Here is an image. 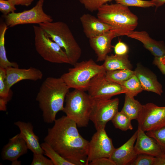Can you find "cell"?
<instances>
[{"label": "cell", "mask_w": 165, "mask_h": 165, "mask_svg": "<svg viewBox=\"0 0 165 165\" xmlns=\"http://www.w3.org/2000/svg\"><path fill=\"white\" fill-rule=\"evenodd\" d=\"M137 130L131 137L119 147L115 149L109 158L116 165H127L130 163L138 155L134 149V143L137 136Z\"/></svg>", "instance_id": "obj_15"}, {"label": "cell", "mask_w": 165, "mask_h": 165, "mask_svg": "<svg viewBox=\"0 0 165 165\" xmlns=\"http://www.w3.org/2000/svg\"><path fill=\"white\" fill-rule=\"evenodd\" d=\"M44 142L74 165H87L89 141L79 133L75 123L67 116L56 119Z\"/></svg>", "instance_id": "obj_1"}, {"label": "cell", "mask_w": 165, "mask_h": 165, "mask_svg": "<svg viewBox=\"0 0 165 165\" xmlns=\"http://www.w3.org/2000/svg\"><path fill=\"white\" fill-rule=\"evenodd\" d=\"M97 17L112 28L111 31L118 36H127L134 31L138 24V17L128 7L120 4L102 5L97 10Z\"/></svg>", "instance_id": "obj_3"}, {"label": "cell", "mask_w": 165, "mask_h": 165, "mask_svg": "<svg viewBox=\"0 0 165 165\" xmlns=\"http://www.w3.org/2000/svg\"><path fill=\"white\" fill-rule=\"evenodd\" d=\"M42 154H33L31 165H54L50 159L45 157Z\"/></svg>", "instance_id": "obj_35"}, {"label": "cell", "mask_w": 165, "mask_h": 165, "mask_svg": "<svg viewBox=\"0 0 165 165\" xmlns=\"http://www.w3.org/2000/svg\"><path fill=\"white\" fill-rule=\"evenodd\" d=\"M19 128L20 136L25 141L28 149L33 154H42L44 151L40 144L38 137L33 131V127L31 123L18 121L14 123Z\"/></svg>", "instance_id": "obj_20"}, {"label": "cell", "mask_w": 165, "mask_h": 165, "mask_svg": "<svg viewBox=\"0 0 165 165\" xmlns=\"http://www.w3.org/2000/svg\"><path fill=\"white\" fill-rule=\"evenodd\" d=\"M137 121L138 127L145 132L165 128V106L152 103L143 105Z\"/></svg>", "instance_id": "obj_11"}, {"label": "cell", "mask_w": 165, "mask_h": 165, "mask_svg": "<svg viewBox=\"0 0 165 165\" xmlns=\"http://www.w3.org/2000/svg\"><path fill=\"white\" fill-rule=\"evenodd\" d=\"M28 149L25 141L19 133L9 139L8 142L3 146L1 156L3 160L13 162L26 154Z\"/></svg>", "instance_id": "obj_18"}, {"label": "cell", "mask_w": 165, "mask_h": 165, "mask_svg": "<svg viewBox=\"0 0 165 165\" xmlns=\"http://www.w3.org/2000/svg\"><path fill=\"white\" fill-rule=\"evenodd\" d=\"M8 28L2 19L0 21V68L6 69L13 67L19 68L16 62H10L7 59L5 47V35Z\"/></svg>", "instance_id": "obj_23"}, {"label": "cell", "mask_w": 165, "mask_h": 165, "mask_svg": "<svg viewBox=\"0 0 165 165\" xmlns=\"http://www.w3.org/2000/svg\"><path fill=\"white\" fill-rule=\"evenodd\" d=\"M155 157L145 155H138L130 163L131 165H154Z\"/></svg>", "instance_id": "obj_33"}, {"label": "cell", "mask_w": 165, "mask_h": 165, "mask_svg": "<svg viewBox=\"0 0 165 165\" xmlns=\"http://www.w3.org/2000/svg\"><path fill=\"white\" fill-rule=\"evenodd\" d=\"M116 3L128 6H135L142 8H147L154 6L151 0H114Z\"/></svg>", "instance_id": "obj_31"}, {"label": "cell", "mask_w": 165, "mask_h": 165, "mask_svg": "<svg viewBox=\"0 0 165 165\" xmlns=\"http://www.w3.org/2000/svg\"><path fill=\"white\" fill-rule=\"evenodd\" d=\"M127 36L141 42L144 47L154 57H159L165 55V45L164 42L153 39L146 31H134Z\"/></svg>", "instance_id": "obj_21"}, {"label": "cell", "mask_w": 165, "mask_h": 165, "mask_svg": "<svg viewBox=\"0 0 165 165\" xmlns=\"http://www.w3.org/2000/svg\"><path fill=\"white\" fill-rule=\"evenodd\" d=\"M80 20L83 32L89 39L112 29L111 26L102 22L97 17L89 14H83Z\"/></svg>", "instance_id": "obj_19"}, {"label": "cell", "mask_w": 165, "mask_h": 165, "mask_svg": "<svg viewBox=\"0 0 165 165\" xmlns=\"http://www.w3.org/2000/svg\"><path fill=\"white\" fill-rule=\"evenodd\" d=\"M134 71L130 69H121L107 71L106 77L109 81L120 84L134 75Z\"/></svg>", "instance_id": "obj_26"}, {"label": "cell", "mask_w": 165, "mask_h": 165, "mask_svg": "<svg viewBox=\"0 0 165 165\" xmlns=\"http://www.w3.org/2000/svg\"><path fill=\"white\" fill-rule=\"evenodd\" d=\"M115 54L118 55H124L127 54L129 47L125 43L119 40L114 47Z\"/></svg>", "instance_id": "obj_36"}, {"label": "cell", "mask_w": 165, "mask_h": 165, "mask_svg": "<svg viewBox=\"0 0 165 165\" xmlns=\"http://www.w3.org/2000/svg\"><path fill=\"white\" fill-rule=\"evenodd\" d=\"M12 164L13 165H20L21 164V162L18 161L17 160L12 162Z\"/></svg>", "instance_id": "obj_43"}, {"label": "cell", "mask_w": 165, "mask_h": 165, "mask_svg": "<svg viewBox=\"0 0 165 165\" xmlns=\"http://www.w3.org/2000/svg\"><path fill=\"white\" fill-rule=\"evenodd\" d=\"M146 134L149 136L154 138L162 151L165 152V128L147 131Z\"/></svg>", "instance_id": "obj_30"}, {"label": "cell", "mask_w": 165, "mask_h": 165, "mask_svg": "<svg viewBox=\"0 0 165 165\" xmlns=\"http://www.w3.org/2000/svg\"><path fill=\"white\" fill-rule=\"evenodd\" d=\"M156 9L163 5L165 3V0H151Z\"/></svg>", "instance_id": "obj_40"}, {"label": "cell", "mask_w": 165, "mask_h": 165, "mask_svg": "<svg viewBox=\"0 0 165 165\" xmlns=\"http://www.w3.org/2000/svg\"><path fill=\"white\" fill-rule=\"evenodd\" d=\"M154 165H165V152H162L155 157Z\"/></svg>", "instance_id": "obj_39"}, {"label": "cell", "mask_w": 165, "mask_h": 165, "mask_svg": "<svg viewBox=\"0 0 165 165\" xmlns=\"http://www.w3.org/2000/svg\"><path fill=\"white\" fill-rule=\"evenodd\" d=\"M106 72L98 74L91 80L87 91L94 100L108 99L113 96L125 94L126 91L119 84L108 80Z\"/></svg>", "instance_id": "obj_9"}, {"label": "cell", "mask_w": 165, "mask_h": 165, "mask_svg": "<svg viewBox=\"0 0 165 165\" xmlns=\"http://www.w3.org/2000/svg\"><path fill=\"white\" fill-rule=\"evenodd\" d=\"M15 6L11 0H0V11L3 16L14 12L16 10Z\"/></svg>", "instance_id": "obj_34"}, {"label": "cell", "mask_w": 165, "mask_h": 165, "mask_svg": "<svg viewBox=\"0 0 165 165\" xmlns=\"http://www.w3.org/2000/svg\"><path fill=\"white\" fill-rule=\"evenodd\" d=\"M41 145L44 151V154L51 160L54 165H74L61 156L46 142L41 143Z\"/></svg>", "instance_id": "obj_25"}, {"label": "cell", "mask_w": 165, "mask_h": 165, "mask_svg": "<svg viewBox=\"0 0 165 165\" xmlns=\"http://www.w3.org/2000/svg\"><path fill=\"white\" fill-rule=\"evenodd\" d=\"M153 64L156 66L165 76V55L159 57H154Z\"/></svg>", "instance_id": "obj_37"}, {"label": "cell", "mask_w": 165, "mask_h": 165, "mask_svg": "<svg viewBox=\"0 0 165 165\" xmlns=\"http://www.w3.org/2000/svg\"><path fill=\"white\" fill-rule=\"evenodd\" d=\"M34 0H19L17 5L28 6L30 5Z\"/></svg>", "instance_id": "obj_41"}, {"label": "cell", "mask_w": 165, "mask_h": 165, "mask_svg": "<svg viewBox=\"0 0 165 165\" xmlns=\"http://www.w3.org/2000/svg\"><path fill=\"white\" fill-rule=\"evenodd\" d=\"M137 131L134 149L138 155L145 154L156 157L162 152L161 148L154 138L148 136L139 127Z\"/></svg>", "instance_id": "obj_17"}, {"label": "cell", "mask_w": 165, "mask_h": 165, "mask_svg": "<svg viewBox=\"0 0 165 165\" xmlns=\"http://www.w3.org/2000/svg\"><path fill=\"white\" fill-rule=\"evenodd\" d=\"M38 25L46 35L65 52L70 62L74 65L80 58L82 50L67 24L62 21L46 22Z\"/></svg>", "instance_id": "obj_4"}, {"label": "cell", "mask_w": 165, "mask_h": 165, "mask_svg": "<svg viewBox=\"0 0 165 165\" xmlns=\"http://www.w3.org/2000/svg\"><path fill=\"white\" fill-rule=\"evenodd\" d=\"M44 0H39L31 9L23 12H13L2 16L7 26L12 27L18 25L38 24L53 22L52 17L45 13L43 9Z\"/></svg>", "instance_id": "obj_8"}, {"label": "cell", "mask_w": 165, "mask_h": 165, "mask_svg": "<svg viewBox=\"0 0 165 165\" xmlns=\"http://www.w3.org/2000/svg\"><path fill=\"white\" fill-rule=\"evenodd\" d=\"M33 28L35 49L44 60L52 63L70 64L64 51L48 37L39 25H33Z\"/></svg>", "instance_id": "obj_7"}, {"label": "cell", "mask_w": 165, "mask_h": 165, "mask_svg": "<svg viewBox=\"0 0 165 165\" xmlns=\"http://www.w3.org/2000/svg\"><path fill=\"white\" fill-rule=\"evenodd\" d=\"M6 69L7 85L10 89L20 81L25 80L36 81L42 79L43 76L41 70L34 67L22 69L10 67Z\"/></svg>", "instance_id": "obj_13"}, {"label": "cell", "mask_w": 165, "mask_h": 165, "mask_svg": "<svg viewBox=\"0 0 165 165\" xmlns=\"http://www.w3.org/2000/svg\"><path fill=\"white\" fill-rule=\"evenodd\" d=\"M106 72L102 65L98 64L92 59H90L77 62L61 78L70 88L86 91L93 78Z\"/></svg>", "instance_id": "obj_6"}, {"label": "cell", "mask_w": 165, "mask_h": 165, "mask_svg": "<svg viewBox=\"0 0 165 165\" xmlns=\"http://www.w3.org/2000/svg\"><path fill=\"white\" fill-rule=\"evenodd\" d=\"M115 148L112 139L108 135L105 128L97 130L89 142L87 162L101 158H109Z\"/></svg>", "instance_id": "obj_12"}, {"label": "cell", "mask_w": 165, "mask_h": 165, "mask_svg": "<svg viewBox=\"0 0 165 165\" xmlns=\"http://www.w3.org/2000/svg\"><path fill=\"white\" fill-rule=\"evenodd\" d=\"M119 84L125 90V94L131 97H134L143 90L140 82L135 75Z\"/></svg>", "instance_id": "obj_27"}, {"label": "cell", "mask_w": 165, "mask_h": 165, "mask_svg": "<svg viewBox=\"0 0 165 165\" xmlns=\"http://www.w3.org/2000/svg\"><path fill=\"white\" fill-rule=\"evenodd\" d=\"M134 72L143 90L161 96L163 92L162 86L154 73L139 64L137 65Z\"/></svg>", "instance_id": "obj_16"}, {"label": "cell", "mask_w": 165, "mask_h": 165, "mask_svg": "<svg viewBox=\"0 0 165 165\" xmlns=\"http://www.w3.org/2000/svg\"><path fill=\"white\" fill-rule=\"evenodd\" d=\"M106 71L121 69H130L132 65L127 54L124 55H108L102 64Z\"/></svg>", "instance_id": "obj_22"}, {"label": "cell", "mask_w": 165, "mask_h": 165, "mask_svg": "<svg viewBox=\"0 0 165 165\" xmlns=\"http://www.w3.org/2000/svg\"><path fill=\"white\" fill-rule=\"evenodd\" d=\"M142 107L143 105L135 100L134 97L125 94L124 104L121 111L131 120L135 119L137 120Z\"/></svg>", "instance_id": "obj_24"}, {"label": "cell", "mask_w": 165, "mask_h": 165, "mask_svg": "<svg viewBox=\"0 0 165 165\" xmlns=\"http://www.w3.org/2000/svg\"><path fill=\"white\" fill-rule=\"evenodd\" d=\"M15 5H17L18 2L19 0H11Z\"/></svg>", "instance_id": "obj_44"}, {"label": "cell", "mask_w": 165, "mask_h": 165, "mask_svg": "<svg viewBox=\"0 0 165 165\" xmlns=\"http://www.w3.org/2000/svg\"><path fill=\"white\" fill-rule=\"evenodd\" d=\"M85 91L75 89L66 94L62 111L79 127H86L90 120L94 100Z\"/></svg>", "instance_id": "obj_5"}, {"label": "cell", "mask_w": 165, "mask_h": 165, "mask_svg": "<svg viewBox=\"0 0 165 165\" xmlns=\"http://www.w3.org/2000/svg\"><path fill=\"white\" fill-rule=\"evenodd\" d=\"M90 165H116L109 158H101L94 160L89 163Z\"/></svg>", "instance_id": "obj_38"}, {"label": "cell", "mask_w": 165, "mask_h": 165, "mask_svg": "<svg viewBox=\"0 0 165 165\" xmlns=\"http://www.w3.org/2000/svg\"><path fill=\"white\" fill-rule=\"evenodd\" d=\"M119 100L117 98L94 100L90 120L97 130L105 128L107 123L112 120L119 112Z\"/></svg>", "instance_id": "obj_10"}, {"label": "cell", "mask_w": 165, "mask_h": 165, "mask_svg": "<svg viewBox=\"0 0 165 165\" xmlns=\"http://www.w3.org/2000/svg\"><path fill=\"white\" fill-rule=\"evenodd\" d=\"M113 0H79L85 9L91 12L97 11L103 5Z\"/></svg>", "instance_id": "obj_32"}, {"label": "cell", "mask_w": 165, "mask_h": 165, "mask_svg": "<svg viewBox=\"0 0 165 165\" xmlns=\"http://www.w3.org/2000/svg\"><path fill=\"white\" fill-rule=\"evenodd\" d=\"M117 36L114 32L110 30L89 39L90 46L97 55V61H104L111 52L114 47L111 44L112 40Z\"/></svg>", "instance_id": "obj_14"}, {"label": "cell", "mask_w": 165, "mask_h": 165, "mask_svg": "<svg viewBox=\"0 0 165 165\" xmlns=\"http://www.w3.org/2000/svg\"><path fill=\"white\" fill-rule=\"evenodd\" d=\"M12 95V90L7 85L6 69L0 68V98L8 102L11 100Z\"/></svg>", "instance_id": "obj_29"}, {"label": "cell", "mask_w": 165, "mask_h": 165, "mask_svg": "<svg viewBox=\"0 0 165 165\" xmlns=\"http://www.w3.org/2000/svg\"><path fill=\"white\" fill-rule=\"evenodd\" d=\"M69 89L61 77H49L44 81L36 100L38 102L45 123L54 122L57 113L63 111L65 97Z\"/></svg>", "instance_id": "obj_2"}, {"label": "cell", "mask_w": 165, "mask_h": 165, "mask_svg": "<svg viewBox=\"0 0 165 165\" xmlns=\"http://www.w3.org/2000/svg\"><path fill=\"white\" fill-rule=\"evenodd\" d=\"M8 102L3 99L0 98V110L6 111V105Z\"/></svg>", "instance_id": "obj_42"}, {"label": "cell", "mask_w": 165, "mask_h": 165, "mask_svg": "<svg viewBox=\"0 0 165 165\" xmlns=\"http://www.w3.org/2000/svg\"><path fill=\"white\" fill-rule=\"evenodd\" d=\"M131 120L126 115L121 111L118 112L116 114L111 121L116 128L125 131L133 129Z\"/></svg>", "instance_id": "obj_28"}]
</instances>
